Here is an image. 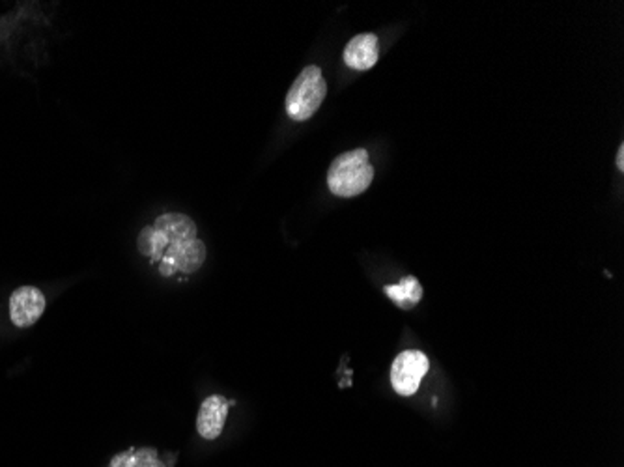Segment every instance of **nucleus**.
<instances>
[{
	"label": "nucleus",
	"mask_w": 624,
	"mask_h": 467,
	"mask_svg": "<svg viewBox=\"0 0 624 467\" xmlns=\"http://www.w3.org/2000/svg\"><path fill=\"white\" fill-rule=\"evenodd\" d=\"M374 180V167L369 163V153L363 148L344 151L328 171V185L335 197L352 199L369 189Z\"/></svg>",
	"instance_id": "f257e3e1"
},
{
	"label": "nucleus",
	"mask_w": 624,
	"mask_h": 467,
	"mask_svg": "<svg viewBox=\"0 0 624 467\" xmlns=\"http://www.w3.org/2000/svg\"><path fill=\"white\" fill-rule=\"evenodd\" d=\"M328 96V85L318 66H307L297 77L286 96V114L296 122H307L315 116Z\"/></svg>",
	"instance_id": "f03ea898"
},
{
	"label": "nucleus",
	"mask_w": 624,
	"mask_h": 467,
	"mask_svg": "<svg viewBox=\"0 0 624 467\" xmlns=\"http://www.w3.org/2000/svg\"><path fill=\"white\" fill-rule=\"evenodd\" d=\"M428 358L419 349H406L399 354L391 367V385L400 397H411L419 391V385L428 372Z\"/></svg>",
	"instance_id": "7ed1b4c3"
},
{
	"label": "nucleus",
	"mask_w": 624,
	"mask_h": 467,
	"mask_svg": "<svg viewBox=\"0 0 624 467\" xmlns=\"http://www.w3.org/2000/svg\"><path fill=\"white\" fill-rule=\"evenodd\" d=\"M206 260V245L201 240H189L180 244H171L161 258V274L172 275L176 271L182 274H194Z\"/></svg>",
	"instance_id": "20e7f679"
},
{
	"label": "nucleus",
	"mask_w": 624,
	"mask_h": 467,
	"mask_svg": "<svg viewBox=\"0 0 624 467\" xmlns=\"http://www.w3.org/2000/svg\"><path fill=\"white\" fill-rule=\"evenodd\" d=\"M46 296L34 286H21L10 297V318L17 327H30L46 313Z\"/></svg>",
	"instance_id": "39448f33"
},
{
	"label": "nucleus",
	"mask_w": 624,
	"mask_h": 467,
	"mask_svg": "<svg viewBox=\"0 0 624 467\" xmlns=\"http://www.w3.org/2000/svg\"><path fill=\"white\" fill-rule=\"evenodd\" d=\"M228 417V400L221 395L208 397L199 411L197 417V432L204 440H217L223 432L224 422Z\"/></svg>",
	"instance_id": "423d86ee"
},
{
	"label": "nucleus",
	"mask_w": 624,
	"mask_h": 467,
	"mask_svg": "<svg viewBox=\"0 0 624 467\" xmlns=\"http://www.w3.org/2000/svg\"><path fill=\"white\" fill-rule=\"evenodd\" d=\"M378 62V37L374 34L354 36L344 49V64L358 71H367Z\"/></svg>",
	"instance_id": "0eeeda50"
},
{
	"label": "nucleus",
	"mask_w": 624,
	"mask_h": 467,
	"mask_svg": "<svg viewBox=\"0 0 624 467\" xmlns=\"http://www.w3.org/2000/svg\"><path fill=\"white\" fill-rule=\"evenodd\" d=\"M153 228L163 234V236L169 240V245L197 238V224H194L183 213H165L158 217Z\"/></svg>",
	"instance_id": "6e6552de"
},
{
	"label": "nucleus",
	"mask_w": 624,
	"mask_h": 467,
	"mask_svg": "<svg viewBox=\"0 0 624 467\" xmlns=\"http://www.w3.org/2000/svg\"><path fill=\"white\" fill-rule=\"evenodd\" d=\"M383 290H385V296L402 310L413 308L422 299V286L413 275L404 277L399 285L385 286Z\"/></svg>",
	"instance_id": "1a4fd4ad"
},
{
	"label": "nucleus",
	"mask_w": 624,
	"mask_h": 467,
	"mask_svg": "<svg viewBox=\"0 0 624 467\" xmlns=\"http://www.w3.org/2000/svg\"><path fill=\"white\" fill-rule=\"evenodd\" d=\"M169 247V240L163 236L160 230H155L153 226H146L140 236H139V251L151 258L153 262H161L165 251Z\"/></svg>",
	"instance_id": "9d476101"
},
{
	"label": "nucleus",
	"mask_w": 624,
	"mask_h": 467,
	"mask_svg": "<svg viewBox=\"0 0 624 467\" xmlns=\"http://www.w3.org/2000/svg\"><path fill=\"white\" fill-rule=\"evenodd\" d=\"M617 169L624 171V146L622 144L619 146V151H617Z\"/></svg>",
	"instance_id": "9b49d317"
}]
</instances>
